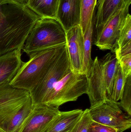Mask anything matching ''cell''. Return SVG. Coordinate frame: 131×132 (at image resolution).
Instances as JSON below:
<instances>
[{"instance_id":"cell-1","label":"cell","mask_w":131,"mask_h":132,"mask_svg":"<svg viewBox=\"0 0 131 132\" xmlns=\"http://www.w3.org/2000/svg\"><path fill=\"white\" fill-rule=\"evenodd\" d=\"M41 18L26 5L0 0V56L22 50L27 37Z\"/></svg>"},{"instance_id":"cell-2","label":"cell","mask_w":131,"mask_h":132,"mask_svg":"<svg viewBox=\"0 0 131 132\" xmlns=\"http://www.w3.org/2000/svg\"><path fill=\"white\" fill-rule=\"evenodd\" d=\"M66 46V43L31 54L29 60L22 63L10 83L11 86L30 92Z\"/></svg>"},{"instance_id":"cell-3","label":"cell","mask_w":131,"mask_h":132,"mask_svg":"<svg viewBox=\"0 0 131 132\" xmlns=\"http://www.w3.org/2000/svg\"><path fill=\"white\" fill-rule=\"evenodd\" d=\"M66 43V31L55 19H38L27 37L22 50L28 55Z\"/></svg>"},{"instance_id":"cell-4","label":"cell","mask_w":131,"mask_h":132,"mask_svg":"<svg viewBox=\"0 0 131 132\" xmlns=\"http://www.w3.org/2000/svg\"><path fill=\"white\" fill-rule=\"evenodd\" d=\"M88 88L87 75L70 70L55 84L43 105L58 108L62 105L77 101L82 95L87 94Z\"/></svg>"},{"instance_id":"cell-5","label":"cell","mask_w":131,"mask_h":132,"mask_svg":"<svg viewBox=\"0 0 131 132\" xmlns=\"http://www.w3.org/2000/svg\"><path fill=\"white\" fill-rule=\"evenodd\" d=\"M71 70L67 45L46 73L30 92L32 106L43 105L56 83Z\"/></svg>"},{"instance_id":"cell-6","label":"cell","mask_w":131,"mask_h":132,"mask_svg":"<svg viewBox=\"0 0 131 132\" xmlns=\"http://www.w3.org/2000/svg\"><path fill=\"white\" fill-rule=\"evenodd\" d=\"M31 100L29 91L10 84L0 86V128L6 132L12 118Z\"/></svg>"},{"instance_id":"cell-7","label":"cell","mask_w":131,"mask_h":132,"mask_svg":"<svg viewBox=\"0 0 131 132\" xmlns=\"http://www.w3.org/2000/svg\"><path fill=\"white\" fill-rule=\"evenodd\" d=\"M88 110L92 121L115 129L118 132L131 128V116L123 112L118 102L108 98Z\"/></svg>"},{"instance_id":"cell-8","label":"cell","mask_w":131,"mask_h":132,"mask_svg":"<svg viewBox=\"0 0 131 132\" xmlns=\"http://www.w3.org/2000/svg\"><path fill=\"white\" fill-rule=\"evenodd\" d=\"M130 5H127L112 17L102 28L95 31L94 44L101 50L114 53L118 48L120 31L129 14Z\"/></svg>"},{"instance_id":"cell-9","label":"cell","mask_w":131,"mask_h":132,"mask_svg":"<svg viewBox=\"0 0 131 132\" xmlns=\"http://www.w3.org/2000/svg\"><path fill=\"white\" fill-rule=\"evenodd\" d=\"M87 77V94L90 107L97 105L108 99L106 76L99 63L97 56L93 60Z\"/></svg>"},{"instance_id":"cell-10","label":"cell","mask_w":131,"mask_h":132,"mask_svg":"<svg viewBox=\"0 0 131 132\" xmlns=\"http://www.w3.org/2000/svg\"><path fill=\"white\" fill-rule=\"evenodd\" d=\"M60 112L58 108L47 105L32 106L19 132H44Z\"/></svg>"},{"instance_id":"cell-11","label":"cell","mask_w":131,"mask_h":132,"mask_svg":"<svg viewBox=\"0 0 131 132\" xmlns=\"http://www.w3.org/2000/svg\"><path fill=\"white\" fill-rule=\"evenodd\" d=\"M66 45L70 70L76 73H82L84 57V36L80 26L73 27L66 32Z\"/></svg>"},{"instance_id":"cell-12","label":"cell","mask_w":131,"mask_h":132,"mask_svg":"<svg viewBox=\"0 0 131 132\" xmlns=\"http://www.w3.org/2000/svg\"><path fill=\"white\" fill-rule=\"evenodd\" d=\"M81 19L80 0H59L56 19L65 31L80 26Z\"/></svg>"},{"instance_id":"cell-13","label":"cell","mask_w":131,"mask_h":132,"mask_svg":"<svg viewBox=\"0 0 131 132\" xmlns=\"http://www.w3.org/2000/svg\"><path fill=\"white\" fill-rule=\"evenodd\" d=\"M22 50H14L0 56V86L10 84L23 62Z\"/></svg>"},{"instance_id":"cell-14","label":"cell","mask_w":131,"mask_h":132,"mask_svg":"<svg viewBox=\"0 0 131 132\" xmlns=\"http://www.w3.org/2000/svg\"><path fill=\"white\" fill-rule=\"evenodd\" d=\"M131 3V0H98L95 19V31L102 28L118 11Z\"/></svg>"},{"instance_id":"cell-15","label":"cell","mask_w":131,"mask_h":132,"mask_svg":"<svg viewBox=\"0 0 131 132\" xmlns=\"http://www.w3.org/2000/svg\"><path fill=\"white\" fill-rule=\"evenodd\" d=\"M83 112L81 109L60 111L44 132L70 131L78 121Z\"/></svg>"},{"instance_id":"cell-16","label":"cell","mask_w":131,"mask_h":132,"mask_svg":"<svg viewBox=\"0 0 131 132\" xmlns=\"http://www.w3.org/2000/svg\"><path fill=\"white\" fill-rule=\"evenodd\" d=\"M59 0H27L26 5L41 18L55 19Z\"/></svg>"},{"instance_id":"cell-17","label":"cell","mask_w":131,"mask_h":132,"mask_svg":"<svg viewBox=\"0 0 131 132\" xmlns=\"http://www.w3.org/2000/svg\"><path fill=\"white\" fill-rule=\"evenodd\" d=\"M99 63L107 78L108 98L111 94L115 75L118 65L115 53H108L101 59Z\"/></svg>"},{"instance_id":"cell-18","label":"cell","mask_w":131,"mask_h":132,"mask_svg":"<svg viewBox=\"0 0 131 132\" xmlns=\"http://www.w3.org/2000/svg\"><path fill=\"white\" fill-rule=\"evenodd\" d=\"M95 13L93 16L91 22L87 30L84 34V57L82 73L86 75L88 74L93 64V60L91 58V49L92 46V38L94 29L95 19Z\"/></svg>"},{"instance_id":"cell-19","label":"cell","mask_w":131,"mask_h":132,"mask_svg":"<svg viewBox=\"0 0 131 132\" xmlns=\"http://www.w3.org/2000/svg\"><path fill=\"white\" fill-rule=\"evenodd\" d=\"M81 19L80 27L83 35L95 13L97 0H80Z\"/></svg>"},{"instance_id":"cell-20","label":"cell","mask_w":131,"mask_h":132,"mask_svg":"<svg viewBox=\"0 0 131 132\" xmlns=\"http://www.w3.org/2000/svg\"><path fill=\"white\" fill-rule=\"evenodd\" d=\"M127 78L125 76L118 63L113 82L111 94L108 99L115 102L120 101L124 89Z\"/></svg>"},{"instance_id":"cell-21","label":"cell","mask_w":131,"mask_h":132,"mask_svg":"<svg viewBox=\"0 0 131 132\" xmlns=\"http://www.w3.org/2000/svg\"><path fill=\"white\" fill-rule=\"evenodd\" d=\"M31 100L14 116L7 128L6 132H19L22 124L32 109Z\"/></svg>"},{"instance_id":"cell-22","label":"cell","mask_w":131,"mask_h":132,"mask_svg":"<svg viewBox=\"0 0 131 132\" xmlns=\"http://www.w3.org/2000/svg\"><path fill=\"white\" fill-rule=\"evenodd\" d=\"M118 103L127 114L131 116V75L127 78L123 95Z\"/></svg>"},{"instance_id":"cell-23","label":"cell","mask_w":131,"mask_h":132,"mask_svg":"<svg viewBox=\"0 0 131 132\" xmlns=\"http://www.w3.org/2000/svg\"><path fill=\"white\" fill-rule=\"evenodd\" d=\"M131 42V16L128 14L120 31L117 48H120Z\"/></svg>"},{"instance_id":"cell-24","label":"cell","mask_w":131,"mask_h":132,"mask_svg":"<svg viewBox=\"0 0 131 132\" xmlns=\"http://www.w3.org/2000/svg\"><path fill=\"white\" fill-rule=\"evenodd\" d=\"M88 112V109L83 111L80 118L69 132H88L92 122Z\"/></svg>"},{"instance_id":"cell-25","label":"cell","mask_w":131,"mask_h":132,"mask_svg":"<svg viewBox=\"0 0 131 132\" xmlns=\"http://www.w3.org/2000/svg\"><path fill=\"white\" fill-rule=\"evenodd\" d=\"M123 73L126 78L131 75V54L117 58Z\"/></svg>"},{"instance_id":"cell-26","label":"cell","mask_w":131,"mask_h":132,"mask_svg":"<svg viewBox=\"0 0 131 132\" xmlns=\"http://www.w3.org/2000/svg\"><path fill=\"white\" fill-rule=\"evenodd\" d=\"M88 132H118L117 129L97 122L92 121Z\"/></svg>"},{"instance_id":"cell-27","label":"cell","mask_w":131,"mask_h":132,"mask_svg":"<svg viewBox=\"0 0 131 132\" xmlns=\"http://www.w3.org/2000/svg\"><path fill=\"white\" fill-rule=\"evenodd\" d=\"M12 1L19 4L26 5L27 0H12Z\"/></svg>"},{"instance_id":"cell-28","label":"cell","mask_w":131,"mask_h":132,"mask_svg":"<svg viewBox=\"0 0 131 132\" xmlns=\"http://www.w3.org/2000/svg\"><path fill=\"white\" fill-rule=\"evenodd\" d=\"M0 132H5L4 131H3V130H2L1 128H0Z\"/></svg>"},{"instance_id":"cell-29","label":"cell","mask_w":131,"mask_h":132,"mask_svg":"<svg viewBox=\"0 0 131 132\" xmlns=\"http://www.w3.org/2000/svg\"><path fill=\"white\" fill-rule=\"evenodd\" d=\"M70 131H69V132H70Z\"/></svg>"}]
</instances>
